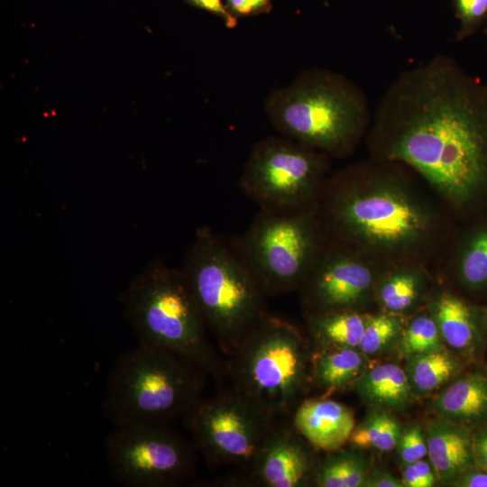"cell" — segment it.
Wrapping results in <instances>:
<instances>
[{"label": "cell", "instance_id": "1", "mask_svg": "<svg viewBox=\"0 0 487 487\" xmlns=\"http://www.w3.org/2000/svg\"><path fill=\"white\" fill-rule=\"evenodd\" d=\"M364 140L372 159L406 166L463 207L487 188V85L436 54L389 85Z\"/></svg>", "mask_w": 487, "mask_h": 487}, {"label": "cell", "instance_id": "2", "mask_svg": "<svg viewBox=\"0 0 487 487\" xmlns=\"http://www.w3.org/2000/svg\"><path fill=\"white\" fill-rule=\"evenodd\" d=\"M397 162L361 161L327 177L314 210L324 243L385 271L425 269L446 251V216Z\"/></svg>", "mask_w": 487, "mask_h": 487}, {"label": "cell", "instance_id": "19", "mask_svg": "<svg viewBox=\"0 0 487 487\" xmlns=\"http://www.w3.org/2000/svg\"><path fill=\"white\" fill-rule=\"evenodd\" d=\"M368 357L359 349L329 347L313 349L310 386L331 392L354 386L368 368Z\"/></svg>", "mask_w": 487, "mask_h": 487}, {"label": "cell", "instance_id": "23", "mask_svg": "<svg viewBox=\"0 0 487 487\" xmlns=\"http://www.w3.org/2000/svg\"><path fill=\"white\" fill-rule=\"evenodd\" d=\"M318 463L313 483L319 487H364L371 471L370 462L361 449L328 452Z\"/></svg>", "mask_w": 487, "mask_h": 487}, {"label": "cell", "instance_id": "11", "mask_svg": "<svg viewBox=\"0 0 487 487\" xmlns=\"http://www.w3.org/2000/svg\"><path fill=\"white\" fill-rule=\"evenodd\" d=\"M104 450L112 478L124 486H179L196 469L194 444L169 425L115 427L105 438Z\"/></svg>", "mask_w": 487, "mask_h": 487}, {"label": "cell", "instance_id": "6", "mask_svg": "<svg viewBox=\"0 0 487 487\" xmlns=\"http://www.w3.org/2000/svg\"><path fill=\"white\" fill-rule=\"evenodd\" d=\"M311 342L267 313L226 361L231 386L271 418H290L310 387Z\"/></svg>", "mask_w": 487, "mask_h": 487}, {"label": "cell", "instance_id": "25", "mask_svg": "<svg viewBox=\"0 0 487 487\" xmlns=\"http://www.w3.org/2000/svg\"><path fill=\"white\" fill-rule=\"evenodd\" d=\"M397 346L405 358L446 349L437 326L428 311L417 315L403 327Z\"/></svg>", "mask_w": 487, "mask_h": 487}, {"label": "cell", "instance_id": "13", "mask_svg": "<svg viewBox=\"0 0 487 487\" xmlns=\"http://www.w3.org/2000/svg\"><path fill=\"white\" fill-rule=\"evenodd\" d=\"M313 450L291 422H276L249 467L250 478L265 487L304 486L318 465Z\"/></svg>", "mask_w": 487, "mask_h": 487}, {"label": "cell", "instance_id": "27", "mask_svg": "<svg viewBox=\"0 0 487 487\" xmlns=\"http://www.w3.org/2000/svg\"><path fill=\"white\" fill-rule=\"evenodd\" d=\"M457 273L460 281L469 289L487 286V228L475 234L463 249Z\"/></svg>", "mask_w": 487, "mask_h": 487}, {"label": "cell", "instance_id": "32", "mask_svg": "<svg viewBox=\"0 0 487 487\" xmlns=\"http://www.w3.org/2000/svg\"><path fill=\"white\" fill-rule=\"evenodd\" d=\"M188 4L205 10L218 18L228 28H234L237 25V18L230 14L223 0H185Z\"/></svg>", "mask_w": 487, "mask_h": 487}, {"label": "cell", "instance_id": "10", "mask_svg": "<svg viewBox=\"0 0 487 487\" xmlns=\"http://www.w3.org/2000/svg\"><path fill=\"white\" fill-rule=\"evenodd\" d=\"M182 419L197 451L209 464L248 469L276 424L231 385L202 397Z\"/></svg>", "mask_w": 487, "mask_h": 487}, {"label": "cell", "instance_id": "17", "mask_svg": "<svg viewBox=\"0 0 487 487\" xmlns=\"http://www.w3.org/2000/svg\"><path fill=\"white\" fill-rule=\"evenodd\" d=\"M433 407L439 417L471 430L480 427L487 422V372L457 376L436 395Z\"/></svg>", "mask_w": 487, "mask_h": 487}, {"label": "cell", "instance_id": "28", "mask_svg": "<svg viewBox=\"0 0 487 487\" xmlns=\"http://www.w3.org/2000/svg\"><path fill=\"white\" fill-rule=\"evenodd\" d=\"M396 449L402 464L425 458L427 456L426 433L418 424L408 426L401 429Z\"/></svg>", "mask_w": 487, "mask_h": 487}, {"label": "cell", "instance_id": "15", "mask_svg": "<svg viewBox=\"0 0 487 487\" xmlns=\"http://www.w3.org/2000/svg\"><path fill=\"white\" fill-rule=\"evenodd\" d=\"M295 428L318 451L342 448L354 428V411L328 399L306 398L291 416Z\"/></svg>", "mask_w": 487, "mask_h": 487}, {"label": "cell", "instance_id": "12", "mask_svg": "<svg viewBox=\"0 0 487 487\" xmlns=\"http://www.w3.org/2000/svg\"><path fill=\"white\" fill-rule=\"evenodd\" d=\"M387 271L352 252L323 243L298 289L305 317L338 310H363Z\"/></svg>", "mask_w": 487, "mask_h": 487}, {"label": "cell", "instance_id": "29", "mask_svg": "<svg viewBox=\"0 0 487 487\" xmlns=\"http://www.w3.org/2000/svg\"><path fill=\"white\" fill-rule=\"evenodd\" d=\"M452 3L460 22L456 39L461 40L487 16V0H452Z\"/></svg>", "mask_w": 487, "mask_h": 487}, {"label": "cell", "instance_id": "30", "mask_svg": "<svg viewBox=\"0 0 487 487\" xmlns=\"http://www.w3.org/2000/svg\"><path fill=\"white\" fill-rule=\"evenodd\" d=\"M401 480L405 487H432L437 482L431 463L425 458L403 464Z\"/></svg>", "mask_w": 487, "mask_h": 487}, {"label": "cell", "instance_id": "18", "mask_svg": "<svg viewBox=\"0 0 487 487\" xmlns=\"http://www.w3.org/2000/svg\"><path fill=\"white\" fill-rule=\"evenodd\" d=\"M354 388L366 404L389 411L407 409L415 397L405 369L393 363L367 368Z\"/></svg>", "mask_w": 487, "mask_h": 487}, {"label": "cell", "instance_id": "4", "mask_svg": "<svg viewBox=\"0 0 487 487\" xmlns=\"http://www.w3.org/2000/svg\"><path fill=\"white\" fill-rule=\"evenodd\" d=\"M126 317L138 344L167 350L221 384L223 361L207 339V328L182 271L151 264L123 296Z\"/></svg>", "mask_w": 487, "mask_h": 487}, {"label": "cell", "instance_id": "8", "mask_svg": "<svg viewBox=\"0 0 487 487\" xmlns=\"http://www.w3.org/2000/svg\"><path fill=\"white\" fill-rule=\"evenodd\" d=\"M231 242L265 297L298 290L324 243L314 210L294 215L260 210Z\"/></svg>", "mask_w": 487, "mask_h": 487}, {"label": "cell", "instance_id": "35", "mask_svg": "<svg viewBox=\"0 0 487 487\" xmlns=\"http://www.w3.org/2000/svg\"><path fill=\"white\" fill-rule=\"evenodd\" d=\"M364 487H405L401 479L384 469H371Z\"/></svg>", "mask_w": 487, "mask_h": 487}, {"label": "cell", "instance_id": "33", "mask_svg": "<svg viewBox=\"0 0 487 487\" xmlns=\"http://www.w3.org/2000/svg\"><path fill=\"white\" fill-rule=\"evenodd\" d=\"M472 446L474 464L487 471V422L473 433Z\"/></svg>", "mask_w": 487, "mask_h": 487}, {"label": "cell", "instance_id": "3", "mask_svg": "<svg viewBox=\"0 0 487 487\" xmlns=\"http://www.w3.org/2000/svg\"><path fill=\"white\" fill-rule=\"evenodd\" d=\"M264 110L281 135L336 159L354 152L372 119L360 87L326 69H305L288 86L272 90Z\"/></svg>", "mask_w": 487, "mask_h": 487}, {"label": "cell", "instance_id": "16", "mask_svg": "<svg viewBox=\"0 0 487 487\" xmlns=\"http://www.w3.org/2000/svg\"><path fill=\"white\" fill-rule=\"evenodd\" d=\"M472 430L438 417L428 422L426 430L427 456L437 482L449 485L473 463Z\"/></svg>", "mask_w": 487, "mask_h": 487}, {"label": "cell", "instance_id": "5", "mask_svg": "<svg viewBox=\"0 0 487 487\" xmlns=\"http://www.w3.org/2000/svg\"><path fill=\"white\" fill-rule=\"evenodd\" d=\"M206 373L167 350L138 344L107 378L103 410L115 426L169 425L202 398Z\"/></svg>", "mask_w": 487, "mask_h": 487}, {"label": "cell", "instance_id": "21", "mask_svg": "<svg viewBox=\"0 0 487 487\" xmlns=\"http://www.w3.org/2000/svg\"><path fill=\"white\" fill-rule=\"evenodd\" d=\"M406 359L405 372L414 396H426L459 376L462 365L446 348L412 355Z\"/></svg>", "mask_w": 487, "mask_h": 487}, {"label": "cell", "instance_id": "9", "mask_svg": "<svg viewBox=\"0 0 487 487\" xmlns=\"http://www.w3.org/2000/svg\"><path fill=\"white\" fill-rule=\"evenodd\" d=\"M328 169L325 153L283 135L271 136L253 146L240 187L261 211L275 215L313 211Z\"/></svg>", "mask_w": 487, "mask_h": 487}, {"label": "cell", "instance_id": "14", "mask_svg": "<svg viewBox=\"0 0 487 487\" xmlns=\"http://www.w3.org/2000/svg\"><path fill=\"white\" fill-rule=\"evenodd\" d=\"M445 345L468 361L476 362L486 346L487 328L475 310L464 299L441 292L428 303Z\"/></svg>", "mask_w": 487, "mask_h": 487}, {"label": "cell", "instance_id": "34", "mask_svg": "<svg viewBox=\"0 0 487 487\" xmlns=\"http://www.w3.org/2000/svg\"><path fill=\"white\" fill-rule=\"evenodd\" d=\"M454 485L457 487H487V471L473 464L458 477Z\"/></svg>", "mask_w": 487, "mask_h": 487}, {"label": "cell", "instance_id": "26", "mask_svg": "<svg viewBox=\"0 0 487 487\" xmlns=\"http://www.w3.org/2000/svg\"><path fill=\"white\" fill-rule=\"evenodd\" d=\"M403 327L400 315L385 311L368 314L359 350L368 358L382 354L397 343Z\"/></svg>", "mask_w": 487, "mask_h": 487}, {"label": "cell", "instance_id": "36", "mask_svg": "<svg viewBox=\"0 0 487 487\" xmlns=\"http://www.w3.org/2000/svg\"><path fill=\"white\" fill-rule=\"evenodd\" d=\"M484 321H485V326H486V328H487V317H486V319Z\"/></svg>", "mask_w": 487, "mask_h": 487}, {"label": "cell", "instance_id": "22", "mask_svg": "<svg viewBox=\"0 0 487 487\" xmlns=\"http://www.w3.org/2000/svg\"><path fill=\"white\" fill-rule=\"evenodd\" d=\"M424 272V269L416 267H402L385 272L375 291L383 310L401 315L417 306L426 293Z\"/></svg>", "mask_w": 487, "mask_h": 487}, {"label": "cell", "instance_id": "7", "mask_svg": "<svg viewBox=\"0 0 487 487\" xmlns=\"http://www.w3.org/2000/svg\"><path fill=\"white\" fill-rule=\"evenodd\" d=\"M207 328L230 356L268 313L264 295L232 242L200 227L181 270Z\"/></svg>", "mask_w": 487, "mask_h": 487}, {"label": "cell", "instance_id": "31", "mask_svg": "<svg viewBox=\"0 0 487 487\" xmlns=\"http://www.w3.org/2000/svg\"><path fill=\"white\" fill-rule=\"evenodd\" d=\"M225 5L235 18L266 14L272 7L271 0H226Z\"/></svg>", "mask_w": 487, "mask_h": 487}, {"label": "cell", "instance_id": "20", "mask_svg": "<svg viewBox=\"0 0 487 487\" xmlns=\"http://www.w3.org/2000/svg\"><path fill=\"white\" fill-rule=\"evenodd\" d=\"M313 349L350 347L359 349L368 313L358 309L338 310L307 317Z\"/></svg>", "mask_w": 487, "mask_h": 487}, {"label": "cell", "instance_id": "24", "mask_svg": "<svg viewBox=\"0 0 487 487\" xmlns=\"http://www.w3.org/2000/svg\"><path fill=\"white\" fill-rule=\"evenodd\" d=\"M401 427L389 410L374 409L357 425L348 442L354 448L391 452L397 446Z\"/></svg>", "mask_w": 487, "mask_h": 487}]
</instances>
